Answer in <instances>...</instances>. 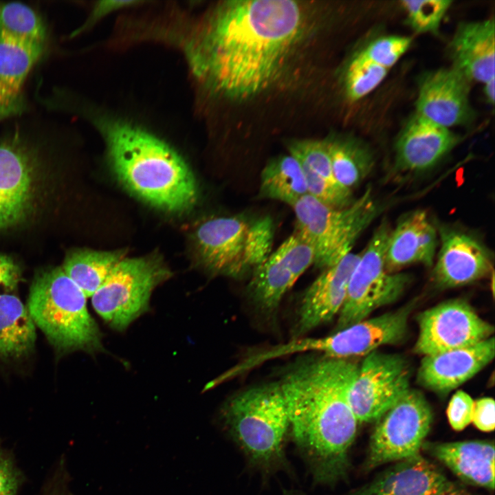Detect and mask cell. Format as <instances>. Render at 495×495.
<instances>
[{
    "label": "cell",
    "mask_w": 495,
    "mask_h": 495,
    "mask_svg": "<svg viewBox=\"0 0 495 495\" xmlns=\"http://www.w3.org/2000/svg\"><path fill=\"white\" fill-rule=\"evenodd\" d=\"M310 11L291 0L220 3L188 50L195 74L227 98L259 96L280 80L308 36Z\"/></svg>",
    "instance_id": "cell-1"
},
{
    "label": "cell",
    "mask_w": 495,
    "mask_h": 495,
    "mask_svg": "<svg viewBox=\"0 0 495 495\" xmlns=\"http://www.w3.org/2000/svg\"><path fill=\"white\" fill-rule=\"evenodd\" d=\"M359 364L325 357L300 363L280 384L296 445L316 483L344 478L358 420L349 401Z\"/></svg>",
    "instance_id": "cell-2"
},
{
    "label": "cell",
    "mask_w": 495,
    "mask_h": 495,
    "mask_svg": "<svg viewBox=\"0 0 495 495\" xmlns=\"http://www.w3.org/2000/svg\"><path fill=\"white\" fill-rule=\"evenodd\" d=\"M110 163L120 182L133 195L160 209L180 212L197 199L195 177L168 144L121 121L100 124Z\"/></svg>",
    "instance_id": "cell-3"
},
{
    "label": "cell",
    "mask_w": 495,
    "mask_h": 495,
    "mask_svg": "<svg viewBox=\"0 0 495 495\" xmlns=\"http://www.w3.org/2000/svg\"><path fill=\"white\" fill-rule=\"evenodd\" d=\"M225 427L248 462L263 472L287 467L289 421L278 382L257 385L230 398L221 410Z\"/></svg>",
    "instance_id": "cell-4"
},
{
    "label": "cell",
    "mask_w": 495,
    "mask_h": 495,
    "mask_svg": "<svg viewBox=\"0 0 495 495\" xmlns=\"http://www.w3.org/2000/svg\"><path fill=\"white\" fill-rule=\"evenodd\" d=\"M87 296L62 267L36 275L28 311L50 342L60 353L103 351L102 333L87 307Z\"/></svg>",
    "instance_id": "cell-5"
},
{
    "label": "cell",
    "mask_w": 495,
    "mask_h": 495,
    "mask_svg": "<svg viewBox=\"0 0 495 495\" xmlns=\"http://www.w3.org/2000/svg\"><path fill=\"white\" fill-rule=\"evenodd\" d=\"M275 227L270 216L236 214L210 219L195 233L198 257L214 274L250 275L272 252Z\"/></svg>",
    "instance_id": "cell-6"
},
{
    "label": "cell",
    "mask_w": 495,
    "mask_h": 495,
    "mask_svg": "<svg viewBox=\"0 0 495 495\" xmlns=\"http://www.w3.org/2000/svg\"><path fill=\"white\" fill-rule=\"evenodd\" d=\"M290 206L296 217L295 232L311 246L314 265L323 270L351 252L358 236L382 210L370 187L342 208L325 205L308 194Z\"/></svg>",
    "instance_id": "cell-7"
},
{
    "label": "cell",
    "mask_w": 495,
    "mask_h": 495,
    "mask_svg": "<svg viewBox=\"0 0 495 495\" xmlns=\"http://www.w3.org/2000/svg\"><path fill=\"white\" fill-rule=\"evenodd\" d=\"M170 275L157 255L124 258L91 296L93 307L111 328L124 331L148 311L153 291Z\"/></svg>",
    "instance_id": "cell-8"
},
{
    "label": "cell",
    "mask_w": 495,
    "mask_h": 495,
    "mask_svg": "<svg viewBox=\"0 0 495 495\" xmlns=\"http://www.w3.org/2000/svg\"><path fill=\"white\" fill-rule=\"evenodd\" d=\"M390 232L387 223L382 222L360 254L338 314V331L364 320L376 309L394 302L409 284V275L390 272L386 267L385 252Z\"/></svg>",
    "instance_id": "cell-9"
},
{
    "label": "cell",
    "mask_w": 495,
    "mask_h": 495,
    "mask_svg": "<svg viewBox=\"0 0 495 495\" xmlns=\"http://www.w3.org/2000/svg\"><path fill=\"white\" fill-rule=\"evenodd\" d=\"M432 421V410L424 395L410 388L376 421L366 468L419 454Z\"/></svg>",
    "instance_id": "cell-10"
},
{
    "label": "cell",
    "mask_w": 495,
    "mask_h": 495,
    "mask_svg": "<svg viewBox=\"0 0 495 495\" xmlns=\"http://www.w3.org/2000/svg\"><path fill=\"white\" fill-rule=\"evenodd\" d=\"M406 358L375 351L359 365L349 401L358 422L377 421L410 389Z\"/></svg>",
    "instance_id": "cell-11"
},
{
    "label": "cell",
    "mask_w": 495,
    "mask_h": 495,
    "mask_svg": "<svg viewBox=\"0 0 495 495\" xmlns=\"http://www.w3.org/2000/svg\"><path fill=\"white\" fill-rule=\"evenodd\" d=\"M415 352L424 356L468 347L491 338L494 327L462 299L449 300L417 317Z\"/></svg>",
    "instance_id": "cell-12"
},
{
    "label": "cell",
    "mask_w": 495,
    "mask_h": 495,
    "mask_svg": "<svg viewBox=\"0 0 495 495\" xmlns=\"http://www.w3.org/2000/svg\"><path fill=\"white\" fill-rule=\"evenodd\" d=\"M314 261L311 246L294 232L250 274V298L261 311H275L286 292Z\"/></svg>",
    "instance_id": "cell-13"
},
{
    "label": "cell",
    "mask_w": 495,
    "mask_h": 495,
    "mask_svg": "<svg viewBox=\"0 0 495 495\" xmlns=\"http://www.w3.org/2000/svg\"><path fill=\"white\" fill-rule=\"evenodd\" d=\"M470 82L452 67L426 73L419 83L416 113L448 129L469 124L474 118Z\"/></svg>",
    "instance_id": "cell-14"
},
{
    "label": "cell",
    "mask_w": 495,
    "mask_h": 495,
    "mask_svg": "<svg viewBox=\"0 0 495 495\" xmlns=\"http://www.w3.org/2000/svg\"><path fill=\"white\" fill-rule=\"evenodd\" d=\"M440 249L432 272L434 283L452 288L474 283L490 273L492 257L473 235L454 228L439 229Z\"/></svg>",
    "instance_id": "cell-15"
},
{
    "label": "cell",
    "mask_w": 495,
    "mask_h": 495,
    "mask_svg": "<svg viewBox=\"0 0 495 495\" xmlns=\"http://www.w3.org/2000/svg\"><path fill=\"white\" fill-rule=\"evenodd\" d=\"M35 162L17 137L0 143V229L21 222L35 192Z\"/></svg>",
    "instance_id": "cell-16"
},
{
    "label": "cell",
    "mask_w": 495,
    "mask_h": 495,
    "mask_svg": "<svg viewBox=\"0 0 495 495\" xmlns=\"http://www.w3.org/2000/svg\"><path fill=\"white\" fill-rule=\"evenodd\" d=\"M360 254L351 252L336 264L324 269L308 287L300 305L296 336L329 322L339 314Z\"/></svg>",
    "instance_id": "cell-17"
},
{
    "label": "cell",
    "mask_w": 495,
    "mask_h": 495,
    "mask_svg": "<svg viewBox=\"0 0 495 495\" xmlns=\"http://www.w3.org/2000/svg\"><path fill=\"white\" fill-rule=\"evenodd\" d=\"M492 336L474 345L424 356L417 372L423 387L445 394L459 387L484 368L494 359Z\"/></svg>",
    "instance_id": "cell-18"
},
{
    "label": "cell",
    "mask_w": 495,
    "mask_h": 495,
    "mask_svg": "<svg viewBox=\"0 0 495 495\" xmlns=\"http://www.w3.org/2000/svg\"><path fill=\"white\" fill-rule=\"evenodd\" d=\"M450 129L416 113L406 124L395 144V165L402 171L418 173L440 162L460 142Z\"/></svg>",
    "instance_id": "cell-19"
},
{
    "label": "cell",
    "mask_w": 495,
    "mask_h": 495,
    "mask_svg": "<svg viewBox=\"0 0 495 495\" xmlns=\"http://www.w3.org/2000/svg\"><path fill=\"white\" fill-rule=\"evenodd\" d=\"M438 246L435 226L424 210L404 214L390 232L385 252V265L393 272L412 264L431 267Z\"/></svg>",
    "instance_id": "cell-20"
},
{
    "label": "cell",
    "mask_w": 495,
    "mask_h": 495,
    "mask_svg": "<svg viewBox=\"0 0 495 495\" xmlns=\"http://www.w3.org/2000/svg\"><path fill=\"white\" fill-rule=\"evenodd\" d=\"M495 28L493 19L463 23L450 43L452 68L470 82L494 78Z\"/></svg>",
    "instance_id": "cell-21"
},
{
    "label": "cell",
    "mask_w": 495,
    "mask_h": 495,
    "mask_svg": "<svg viewBox=\"0 0 495 495\" xmlns=\"http://www.w3.org/2000/svg\"><path fill=\"white\" fill-rule=\"evenodd\" d=\"M446 480L438 468L419 454L397 461L369 484L346 495H433ZM283 495H307L285 490Z\"/></svg>",
    "instance_id": "cell-22"
},
{
    "label": "cell",
    "mask_w": 495,
    "mask_h": 495,
    "mask_svg": "<svg viewBox=\"0 0 495 495\" xmlns=\"http://www.w3.org/2000/svg\"><path fill=\"white\" fill-rule=\"evenodd\" d=\"M287 146L289 154L301 166L308 195L336 208L346 207L354 201L352 191L340 185L334 177L324 139L292 140Z\"/></svg>",
    "instance_id": "cell-23"
},
{
    "label": "cell",
    "mask_w": 495,
    "mask_h": 495,
    "mask_svg": "<svg viewBox=\"0 0 495 495\" xmlns=\"http://www.w3.org/2000/svg\"><path fill=\"white\" fill-rule=\"evenodd\" d=\"M422 448L463 481L494 488V444L485 440L424 443Z\"/></svg>",
    "instance_id": "cell-24"
},
{
    "label": "cell",
    "mask_w": 495,
    "mask_h": 495,
    "mask_svg": "<svg viewBox=\"0 0 495 495\" xmlns=\"http://www.w3.org/2000/svg\"><path fill=\"white\" fill-rule=\"evenodd\" d=\"M43 48L0 39V122L24 110L23 85Z\"/></svg>",
    "instance_id": "cell-25"
},
{
    "label": "cell",
    "mask_w": 495,
    "mask_h": 495,
    "mask_svg": "<svg viewBox=\"0 0 495 495\" xmlns=\"http://www.w3.org/2000/svg\"><path fill=\"white\" fill-rule=\"evenodd\" d=\"M412 305L366 318L342 330L346 358L366 356L381 346L395 344L404 339Z\"/></svg>",
    "instance_id": "cell-26"
},
{
    "label": "cell",
    "mask_w": 495,
    "mask_h": 495,
    "mask_svg": "<svg viewBox=\"0 0 495 495\" xmlns=\"http://www.w3.org/2000/svg\"><path fill=\"white\" fill-rule=\"evenodd\" d=\"M35 342V324L28 309L17 296L0 294V359L26 356Z\"/></svg>",
    "instance_id": "cell-27"
},
{
    "label": "cell",
    "mask_w": 495,
    "mask_h": 495,
    "mask_svg": "<svg viewBox=\"0 0 495 495\" xmlns=\"http://www.w3.org/2000/svg\"><path fill=\"white\" fill-rule=\"evenodd\" d=\"M324 140L336 179L352 191L373 169V154L366 145L355 138L332 135Z\"/></svg>",
    "instance_id": "cell-28"
},
{
    "label": "cell",
    "mask_w": 495,
    "mask_h": 495,
    "mask_svg": "<svg viewBox=\"0 0 495 495\" xmlns=\"http://www.w3.org/2000/svg\"><path fill=\"white\" fill-rule=\"evenodd\" d=\"M260 196L289 206L308 194L305 175L298 160L290 154L269 161L261 175Z\"/></svg>",
    "instance_id": "cell-29"
},
{
    "label": "cell",
    "mask_w": 495,
    "mask_h": 495,
    "mask_svg": "<svg viewBox=\"0 0 495 495\" xmlns=\"http://www.w3.org/2000/svg\"><path fill=\"white\" fill-rule=\"evenodd\" d=\"M124 254L122 251L78 250L67 256L62 268L87 297H91Z\"/></svg>",
    "instance_id": "cell-30"
},
{
    "label": "cell",
    "mask_w": 495,
    "mask_h": 495,
    "mask_svg": "<svg viewBox=\"0 0 495 495\" xmlns=\"http://www.w3.org/2000/svg\"><path fill=\"white\" fill-rule=\"evenodd\" d=\"M46 29L38 14L19 2L0 3V39L44 46Z\"/></svg>",
    "instance_id": "cell-31"
},
{
    "label": "cell",
    "mask_w": 495,
    "mask_h": 495,
    "mask_svg": "<svg viewBox=\"0 0 495 495\" xmlns=\"http://www.w3.org/2000/svg\"><path fill=\"white\" fill-rule=\"evenodd\" d=\"M388 71L358 53L349 62L343 74L346 96L351 100L364 97L382 82Z\"/></svg>",
    "instance_id": "cell-32"
},
{
    "label": "cell",
    "mask_w": 495,
    "mask_h": 495,
    "mask_svg": "<svg viewBox=\"0 0 495 495\" xmlns=\"http://www.w3.org/2000/svg\"><path fill=\"white\" fill-rule=\"evenodd\" d=\"M451 4L452 1L448 0L402 1L406 12L407 23L417 33L437 34Z\"/></svg>",
    "instance_id": "cell-33"
},
{
    "label": "cell",
    "mask_w": 495,
    "mask_h": 495,
    "mask_svg": "<svg viewBox=\"0 0 495 495\" xmlns=\"http://www.w3.org/2000/svg\"><path fill=\"white\" fill-rule=\"evenodd\" d=\"M411 42V38L407 36H384L373 41L358 53L370 61L388 69L408 50Z\"/></svg>",
    "instance_id": "cell-34"
},
{
    "label": "cell",
    "mask_w": 495,
    "mask_h": 495,
    "mask_svg": "<svg viewBox=\"0 0 495 495\" xmlns=\"http://www.w3.org/2000/svg\"><path fill=\"white\" fill-rule=\"evenodd\" d=\"M474 400L465 392L456 391L452 397L447 408V416L451 427L461 431L467 427L472 418Z\"/></svg>",
    "instance_id": "cell-35"
},
{
    "label": "cell",
    "mask_w": 495,
    "mask_h": 495,
    "mask_svg": "<svg viewBox=\"0 0 495 495\" xmlns=\"http://www.w3.org/2000/svg\"><path fill=\"white\" fill-rule=\"evenodd\" d=\"M20 482V474L13 461L0 448V495H15Z\"/></svg>",
    "instance_id": "cell-36"
},
{
    "label": "cell",
    "mask_w": 495,
    "mask_h": 495,
    "mask_svg": "<svg viewBox=\"0 0 495 495\" xmlns=\"http://www.w3.org/2000/svg\"><path fill=\"white\" fill-rule=\"evenodd\" d=\"M472 422L481 431L494 430L495 411L493 398L483 397L474 401Z\"/></svg>",
    "instance_id": "cell-37"
},
{
    "label": "cell",
    "mask_w": 495,
    "mask_h": 495,
    "mask_svg": "<svg viewBox=\"0 0 495 495\" xmlns=\"http://www.w3.org/2000/svg\"><path fill=\"white\" fill-rule=\"evenodd\" d=\"M21 280V271L16 263L9 256L0 254V294L16 289Z\"/></svg>",
    "instance_id": "cell-38"
},
{
    "label": "cell",
    "mask_w": 495,
    "mask_h": 495,
    "mask_svg": "<svg viewBox=\"0 0 495 495\" xmlns=\"http://www.w3.org/2000/svg\"><path fill=\"white\" fill-rule=\"evenodd\" d=\"M138 3L139 1H104L98 2V3L95 5L92 12L86 23L82 25V27L74 31L72 33V36H76L84 30L88 28V27L93 25L94 23L96 22L107 13L124 7L131 6L134 3Z\"/></svg>",
    "instance_id": "cell-39"
},
{
    "label": "cell",
    "mask_w": 495,
    "mask_h": 495,
    "mask_svg": "<svg viewBox=\"0 0 495 495\" xmlns=\"http://www.w3.org/2000/svg\"><path fill=\"white\" fill-rule=\"evenodd\" d=\"M433 495H474L454 483L447 481L441 485Z\"/></svg>",
    "instance_id": "cell-40"
},
{
    "label": "cell",
    "mask_w": 495,
    "mask_h": 495,
    "mask_svg": "<svg viewBox=\"0 0 495 495\" xmlns=\"http://www.w3.org/2000/svg\"><path fill=\"white\" fill-rule=\"evenodd\" d=\"M484 94L488 102L493 105L494 103V78L484 83Z\"/></svg>",
    "instance_id": "cell-41"
},
{
    "label": "cell",
    "mask_w": 495,
    "mask_h": 495,
    "mask_svg": "<svg viewBox=\"0 0 495 495\" xmlns=\"http://www.w3.org/2000/svg\"><path fill=\"white\" fill-rule=\"evenodd\" d=\"M52 495H61V494H58V493H54V494H53Z\"/></svg>",
    "instance_id": "cell-42"
}]
</instances>
